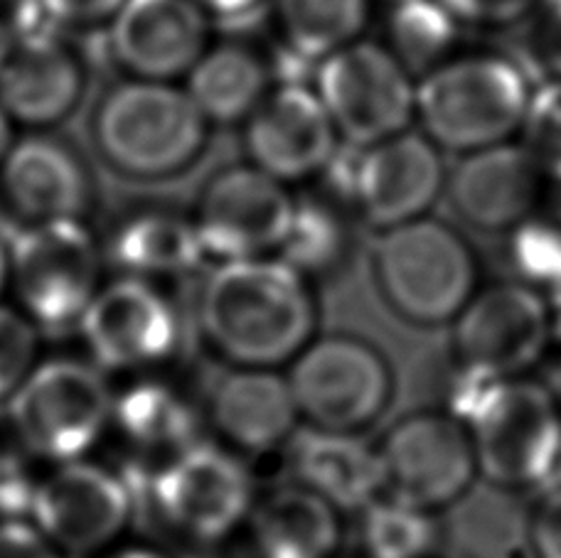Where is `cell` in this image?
<instances>
[{"label": "cell", "instance_id": "1", "mask_svg": "<svg viewBox=\"0 0 561 558\" xmlns=\"http://www.w3.org/2000/svg\"><path fill=\"white\" fill-rule=\"evenodd\" d=\"M87 138L96 163L116 181L165 185L205 165L215 124L185 89L128 77L94 96Z\"/></svg>", "mask_w": 561, "mask_h": 558}, {"label": "cell", "instance_id": "2", "mask_svg": "<svg viewBox=\"0 0 561 558\" xmlns=\"http://www.w3.org/2000/svg\"><path fill=\"white\" fill-rule=\"evenodd\" d=\"M199 317L227 360L272 370L313 340L316 301L306 276L284 258H237L207 278Z\"/></svg>", "mask_w": 561, "mask_h": 558}, {"label": "cell", "instance_id": "3", "mask_svg": "<svg viewBox=\"0 0 561 558\" xmlns=\"http://www.w3.org/2000/svg\"><path fill=\"white\" fill-rule=\"evenodd\" d=\"M463 418L478 475L497 487L552 480L561 457V406L545 384L515 376L488 382L470 376Z\"/></svg>", "mask_w": 561, "mask_h": 558}, {"label": "cell", "instance_id": "4", "mask_svg": "<svg viewBox=\"0 0 561 558\" xmlns=\"http://www.w3.org/2000/svg\"><path fill=\"white\" fill-rule=\"evenodd\" d=\"M375 276L389 307L416 325L454 323L478 283L466 239L428 217L387 229L375 248Z\"/></svg>", "mask_w": 561, "mask_h": 558}, {"label": "cell", "instance_id": "5", "mask_svg": "<svg viewBox=\"0 0 561 558\" xmlns=\"http://www.w3.org/2000/svg\"><path fill=\"white\" fill-rule=\"evenodd\" d=\"M527 74L507 57L448 59L416 86V114L434 141L456 151L505 143L523 126Z\"/></svg>", "mask_w": 561, "mask_h": 558}, {"label": "cell", "instance_id": "6", "mask_svg": "<svg viewBox=\"0 0 561 558\" xmlns=\"http://www.w3.org/2000/svg\"><path fill=\"white\" fill-rule=\"evenodd\" d=\"M8 414L30 453L62 465L99 441L112 421L114 398L96 367L55 360L27 374L10 396Z\"/></svg>", "mask_w": 561, "mask_h": 558}, {"label": "cell", "instance_id": "7", "mask_svg": "<svg viewBox=\"0 0 561 558\" xmlns=\"http://www.w3.org/2000/svg\"><path fill=\"white\" fill-rule=\"evenodd\" d=\"M10 271L30 321L49 333L79 327L96 295L99 248L79 219L35 222L8 236Z\"/></svg>", "mask_w": 561, "mask_h": 558}, {"label": "cell", "instance_id": "8", "mask_svg": "<svg viewBox=\"0 0 561 558\" xmlns=\"http://www.w3.org/2000/svg\"><path fill=\"white\" fill-rule=\"evenodd\" d=\"M288 386L310 426L355 433L385 411L392 374L369 342L355 335H325L296 354Z\"/></svg>", "mask_w": 561, "mask_h": 558}, {"label": "cell", "instance_id": "9", "mask_svg": "<svg viewBox=\"0 0 561 558\" xmlns=\"http://www.w3.org/2000/svg\"><path fill=\"white\" fill-rule=\"evenodd\" d=\"M318 96L337 133L353 146H373L402 133L416 112L407 67L375 43H350L320 59Z\"/></svg>", "mask_w": 561, "mask_h": 558}, {"label": "cell", "instance_id": "10", "mask_svg": "<svg viewBox=\"0 0 561 558\" xmlns=\"http://www.w3.org/2000/svg\"><path fill=\"white\" fill-rule=\"evenodd\" d=\"M545 298L525 283H497L476 293L454 321V350L466 374L500 382L523 376L549 342Z\"/></svg>", "mask_w": 561, "mask_h": 558}, {"label": "cell", "instance_id": "11", "mask_svg": "<svg viewBox=\"0 0 561 558\" xmlns=\"http://www.w3.org/2000/svg\"><path fill=\"white\" fill-rule=\"evenodd\" d=\"M296 199L256 165H232L209 177L197 202L195 229L205 256L259 258L286 242Z\"/></svg>", "mask_w": 561, "mask_h": 558}, {"label": "cell", "instance_id": "12", "mask_svg": "<svg viewBox=\"0 0 561 558\" xmlns=\"http://www.w3.org/2000/svg\"><path fill=\"white\" fill-rule=\"evenodd\" d=\"M377 451L392 497L428 512L456 502L478 475L468 426L450 414L402 418Z\"/></svg>", "mask_w": 561, "mask_h": 558}, {"label": "cell", "instance_id": "13", "mask_svg": "<svg viewBox=\"0 0 561 558\" xmlns=\"http://www.w3.org/2000/svg\"><path fill=\"white\" fill-rule=\"evenodd\" d=\"M89 96V62L62 27L0 47V108L10 121L53 131L79 114Z\"/></svg>", "mask_w": 561, "mask_h": 558}, {"label": "cell", "instance_id": "14", "mask_svg": "<svg viewBox=\"0 0 561 558\" xmlns=\"http://www.w3.org/2000/svg\"><path fill=\"white\" fill-rule=\"evenodd\" d=\"M160 514L190 539L217 542L252 512V477L217 445L193 443L156 475Z\"/></svg>", "mask_w": 561, "mask_h": 558}, {"label": "cell", "instance_id": "15", "mask_svg": "<svg viewBox=\"0 0 561 558\" xmlns=\"http://www.w3.org/2000/svg\"><path fill=\"white\" fill-rule=\"evenodd\" d=\"M35 530L75 556L104 549L131 516V492L102 465L62 463L30 492Z\"/></svg>", "mask_w": 561, "mask_h": 558}, {"label": "cell", "instance_id": "16", "mask_svg": "<svg viewBox=\"0 0 561 558\" xmlns=\"http://www.w3.org/2000/svg\"><path fill=\"white\" fill-rule=\"evenodd\" d=\"M89 352L106 370H138L173 352L178 323L173 307L144 278L128 276L96 291L79 321Z\"/></svg>", "mask_w": 561, "mask_h": 558}, {"label": "cell", "instance_id": "17", "mask_svg": "<svg viewBox=\"0 0 561 558\" xmlns=\"http://www.w3.org/2000/svg\"><path fill=\"white\" fill-rule=\"evenodd\" d=\"M106 47L128 77L170 82L207 49V15L195 0H126L108 25Z\"/></svg>", "mask_w": 561, "mask_h": 558}, {"label": "cell", "instance_id": "18", "mask_svg": "<svg viewBox=\"0 0 561 558\" xmlns=\"http://www.w3.org/2000/svg\"><path fill=\"white\" fill-rule=\"evenodd\" d=\"M444 187L436 148L416 133L363 146L357 155L353 209L367 224L392 229L424 217Z\"/></svg>", "mask_w": 561, "mask_h": 558}, {"label": "cell", "instance_id": "19", "mask_svg": "<svg viewBox=\"0 0 561 558\" xmlns=\"http://www.w3.org/2000/svg\"><path fill=\"white\" fill-rule=\"evenodd\" d=\"M244 148L259 171L276 181L320 173L337 148V128L318 92L280 84L247 118Z\"/></svg>", "mask_w": 561, "mask_h": 558}, {"label": "cell", "instance_id": "20", "mask_svg": "<svg viewBox=\"0 0 561 558\" xmlns=\"http://www.w3.org/2000/svg\"><path fill=\"white\" fill-rule=\"evenodd\" d=\"M0 189L30 222L79 219L92 205V171L62 136L35 131L8 148L0 161Z\"/></svg>", "mask_w": 561, "mask_h": 558}, {"label": "cell", "instance_id": "21", "mask_svg": "<svg viewBox=\"0 0 561 558\" xmlns=\"http://www.w3.org/2000/svg\"><path fill=\"white\" fill-rule=\"evenodd\" d=\"M547 175L525 146L495 143L460 163L448 181V195L466 222L488 232H505L539 212Z\"/></svg>", "mask_w": 561, "mask_h": 558}, {"label": "cell", "instance_id": "22", "mask_svg": "<svg viewBox=\"0 0 561 558\" xmlns=\"http://www.w3.org/2000/svg\"><path fill=\"white\" fill-rule=\"evenodd\" d=\"M294 441L290 467L296 485L323 497L337 512L365 510L387 490L379 451L355 433L310 428Z\"/></svg>", "mask_w": 561, "mask_h": 558}, {"label": "cell", "instance_id": "23", "mask_svg": "<svg viewBox=\"0 0 561 558\" xmlns=\"http://www.w3.org/2000/svg\"><path fill=\"white\" fill-rule=\"evenodd\" d=\"M209 411L229 443L252 453L288 441L300 418L288 379L264 367H239L219 379Z\"/></svg>", "mask_w": 561, "mask_h": 558}, {"label": "cell", "instance_id": "24", "mask_svg": "<svg viewBox=\"0 0 561 558\" xmlns=\"http://www.w3.org/2000/svg\"><path fill=\"white\" fill-rule=\"evenodd\" d=\"M340 539V512L304 485L280 487L252 514L259 558H335Z\"/></svg>", "mask_w": 561, "mask_h": 558}, {"label": "cell", "instance_id": "25", "mask_svg": "<svg viewBox=\"0 0 561 558\" xmlns=\"http://www.w3.org/2000/svg\"><path fill=\"white\" fill-rule=\"evenodd\" d=\"M272 62L239 39H225L209 47L187 72V89L215 126H234L247 121L272 86Z\"/></svg>", "mask_w": 561, "mask_h": 558}, {"label": "cell", "instance_id": "26", "mask_svg": "<svg viewBox=\"0 0 561 558\" xmlns=\"http://www.w3.org/2000/svg\"><path fill=\"white\" fill-rule=\"evenodd\" d=\"M108 254L131 276L183 274L205 258L195 224L170 212L128 217L114 232Z\"/></svg>", "mask_w": 561, "mask_h": 558}, {"label": "cell", "instance_id": "27", "mask_svg": "<svg viewBox=\"0 0 561 558\" xmlns=\"http://www.w3.org/2000/svg\"><path fill=\"white\" fill-rule=\"evenodd\" d=\"M284 45L320 65L353 43L367 18V0H276Z\"/></svg>", "mask_w": 561, "mask_h": 558}, {"label": "cell", "instance_id": "28", "mask_svg": "<svg viewBox=\"0 0 561 558\" xmlns=\"http://www.w3.org/2000/svg\"><path fill=\"white\" fill-rule=\"evenodd\" d=\"M460 20L440 0H404L389 10V53L407 72H431L448 62L458 43Z\"/></svg>", "mask_w": 561, "mask_h": 558}, {"label": "cell", "instance_id": "29", "mask_svg": "<svg viewBox=\"0 0 561 558\" xmlns=\"http://www.w3.org/2000/svg\"><path fill=\"white\" fill-rule=\"evenodd\" d=\"M131 443L148 451H175L193 445L195 421L190 406L160 384H140L114 404L112 414Z\"/></svg>", "mask_w": 561, "mask_h": 558}, {"label": "cell", "instance_id": "30", "mask_svg": "<svg viewBox=\"0 0 561 558\" xmlns=\"http://www.w3.org/2000/svg\"><path fill=\"white\" fill-rule=\"evenodd\" d=\"M345 209L350 207L330 197L296 202L294 222L286 242L280 244L284 261L304 276L330 271L353 244V226L345 219Z\"/></svg>", "mask_w": 561, "mask_h": 558}, {"label": "cell", "instance_id": "31", "mask_svg": "<svg viewBox=\"0 0 561 558\" xmlns=\"http://www.w3.org/2000/svg\"><path fill=\"white\" fill-rule=\"evenodd\" d=\"M363 512V544L369 558H426L436 542L428 510L397 497L375 500Z\"/></svg>", "mask_w": 561, "mask_h": 558}, {"label": "cell", "instance_id": "32", "mask_svg": "<svg viewBox=\"0 0 561 558\" xmlns=\"http://www.w3.org/2000/svg\"><path fill=\"white\" fill-rule=\"evenodd\" d=\"M513 55L527 79H561V0H535L517 20Z\"/></svg>", "mask_w": 561, "mask_h": 558}, {"label": "cell", "instance_id": "33", "mask_svg": "<svg viewBox=\"0 0 561 558\" xmlns=\"http://www.w3.org/2000/svg\"><path fill=\"white\" fill-rule=\"evenodd\" d=\"M513 256L525 286H561V214L535 212L515 226Z\"/></svg>", "mask_w": 561, "mask_h": 558}, {"label": "cell", "instance_id": "34", "mask_svg": "<svg viewBox=\"0 0 561 558\" xmlns=\"http://www.w3.org/2000/svg\"><path fill=\"white\" fill-rule=\"evenodd\" d=\"M523 131L527 153L547 177L561 183V79L542 82L529 94Z\"/></svg>", "mask_w": 561, "mask_h": 558}, {"label": "cell", "instance_id": "35", "mask_svg": "<svg viewBox=\"0 0 561 558\" xmlns=\"http://www.w3.org/2000/svg\"><path fill=\"white\" fill-rule=\"evenodd\" d=\"M35 327L20 313L0 307V404L10 402L18 386L35 370Z\"/></svg>", "mask_w": 561, "mask_h": 558}, {"label": "cell", "instance_id": "36", "mask_svg": "<svg viewBox=\"0 0 561 558\" xmlns=\"http://www.w3.org/2000/svg\"><path fill=\"white\" fill-rule=\"evenodd\" d=\"M126 0H43L47 18L57 27L94 30L112 25Z\"/></svg>", "mask_w": 561, "mask_h": 558}, {"label": "cell", "instance_id": "37", "mask_svg": "<svg viewBox=\"0 0 561 558\" xmlns=\"http://www.w3.org/2000/svg\"><path fill=\"white\" fill-rule=\"evenodd\" d=\"M529 544L537 558H561V483L549 485L529 522Z\"/></svg>", "mask_w": 561, "mask_h": 558}, {"label": "cell", "instance_id": "38", "mask_svg": "<svg viewBox=\"0 0 561 558\" xmlns=\"http://www.w3.org/2000/svg\"><path fill=\"white\" fill-rule=\"evenodd\" d=\"M460 23L515 25L535 0H440Z\"/></svg>", "mask_w": 561, "mask_h": 558}, {"label": "cell", "instance_id": "39", "mask_svg": "<svg viewBox=\"0 0 561 558\" xmlns=\"http://www.w3.org/2000/svg\"><path fill=\"white\" fill-rule=\"evenodd\" d=\"M55 25L43 0H0V47Z\"/></svg>", "mask_w": 561, "mask_h": 558}, {"label": "cell", "instance_id": "40", "mask_svg": "<svg viewBox=\"0 0 561 558\" xmlns=\"http://www.w3.org/2000/svg\"><path fill=\"white\" fill-rule=\"evenodd\" d=\"M0 558H57V554L33 524L0 520Z\"/></svg>", "mask_w": 561, "mask_h": 558}, {"label": "cell", "instance_id": "41", "mask_svg": "<svg viewBox=\"0 0 561 558\" xmlns=\"http://www.w3.org/2000/svg\"><path fill=\"white\" fill-rule=\"evenodd\" d=\"M207 18L229 27H247L262 20L268 0H195Z\"/></svg>", "mask_w": 561, "mask_h": 558}, {"label": "cell", "instance_id": "42", "mask_svg": "<svg viewBox=\"0 0 561 558\" xmlns=\"http://www.w3.org/2000/svg\"><path fill=\"white\" fill-rule=\"evenodd\" d=\"M13 146V133H10V116L0 108V161H3L8 148Z\"/></svg>", "mask_w": 561, "mask_h": 558}, {"label": "cell", "instance_id": "43", "mask_svg": "<svg viewBox=\"0 0 561 558\" xmlns=\"http://www.w3.org/2000/svg\"><path fill=\"white\" fill-rule=\"evenodd\" d=\"M108 558H168V556L158 554V551H150V549H124V551H118V554L108 556Z\"/></svg>", "mask_w": 561, "mask_h": 558}, {"label": "cell", "instance_id": "44", "mask_svg": "<svg viewBox=\"0 0 561 558\" xmlns=\"http://www.w3.org/2000/svg\"><path fill=\"white\" fill-rule=\"evenodd\" d=\"M5 242L8 239L0 234V288H3V283H5V276H8V266H10V261H8V252H5Z\"/></svg>", "mask_w": 561, "mask_h": 558}, {"label": "cell", "instance_id": "45", "mask_svg": "<svg viewBox=\"0 0 561 558\" xmlns=\"http://www.w3.org/2000/svg\"><path fill=\"white\" fill-rule=\"evenodd\" d=\"M0 234H3L5 239H8L10 234H13V229H8V224H5V219H3V217H0Z\"/></svg>", "mask_w": 561, "mask_h": 558}, {"label": "cell", "instance_id": "46", "mask_svg": "<svg viewBox=\"0 0 561 558\" xmlns=\"http://www.w3.org/2000/svg\"><path fill=\"white\" fill-rule=\"evenodd\" d=\"M389 5H397V3H404V0H387Z\"/></svg>", "mask_w": 561, "mask_h": 558}]
</instances>
